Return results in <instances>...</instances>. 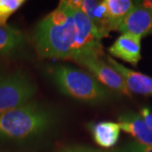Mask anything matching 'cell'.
<instances>
[{
  "mask_svg": "<svg viewBox=\"0 0 152 152\" xmlns=\"http://www.w3.org/2000/svg\"><path fill=\"white\" fill-rule=\"evenodd\" d=\"M25 3V0H0V26H7L8 20Z\"/></svg>",
  "mask_w": 152,
  "mask_h": 152,
  "instance_id": "cell-14",
  "label": "cell"
},
{
  "mask_svg": "<svg viewBox=\"0 0 152 152\" xmlns=\"http://www.w3.org/2000/svg\"><path fill=\"white\" fill-rule=\"evenodd\" d=\"M118 31L140 38L152 34V13L137 4L125 16Z\"/></svg>",
  "mask_w": 152,
  "mask_h": 152,
  "instance_id": "cell-7",
  "label": "cell"
},
{
  "mask_svg": "<svg viewBox=\"0 0 152 152\" xmlns=\"http://www.w3.org/2000/svg\"><path fill=\"white\" fill-rule=\"evenodd\" d=\"M107 61L122 75L131 93L152 96V77L132 70L121 64L112 57L107 56Z\"/></svg>",
  "mask_w": 152,
  "mask_h": 152,
  "instance_id": "cell-9",
  "label": "cell"
},
{
  "mask_svg": "<svg viewBox=\"0 0 152 152\" xmlns=\"http://www.w3.org/2000/svg\"><path fill=\"white\" fill-rule=\"evenodd\" d=\"M24 42L25 36L20 30L10 26H0V55L15 53Z\"/></svg>",
  "mask_w": 152,
  "mask_h": 152,
  "instance_id": "cell-13",
  "label": "cell"
},
{
  "mask_svg": "<svg viewBox=\"0 0 152 152\" xmlns=\"http://www.w3.org/2000/svg\"><path fill=\"white\" fill-rule=\"evenodd\" d=\"M56 152H99V150L86 145H69L61 148Z\"/></svg>",
  "mask_w": 152,
  "mask_h": 152,
  "instance_id": "cell-16",
  "label": "cell"
},
{
  "mask_svg": "<svg viewBox=\"0 0 152 152\" xmlns=\"http://www.w3.org/2000/svg\"><path fill=\"white\" fill-rule=\"evenodd\" d=\"M37 86L25 73L16 71L0 77V115L31 102Z\"/></svg>",
  "mask_w": 152,
  "mask_h": 152,
  "instance_id": "cell-4",
  "label": "cell"
},
{
  "mask_svg": "<svg viewBox=\"0 0 152 152\" xmlns=\"http://www.w3.org/2000/svg\"><path fill=\"white\" fill-rule=\"evenodd\" d=\"M74 62L85 67L104 87L112 91L119 93L129 98L132 97V93L129 91L122 75L108 63H105L100 56L92 55L81 57L74 60Z\"/></svg>",
  "mask_w": 152,
  "mask_h": 152,
  "instance_id": "cell-5",
  "label": "cell"
},
{
  "mask_svg": "<svg viewBox=\"0 0 152 152\" xmlns=\"http://www.w3.org/2000/svg\"><path fill=\"white\" fill-rule=\"evenodd\" d=\"M139 4L142 6L143 8H145L147 10L151 11L152 13V0H145V1H142L140 2Z\"/></svg>",
  "mask_w": 152,
  "mask_h": 152,
  "instance_id": "cell-18",
  "label": "cell"
},
{
  "mask_svg": "<svg viewBox=\"0 0 152 152\" xmlns=\"http://www.w3.org/2000/svg\"><path fill=\"white\" fill-rule=\"evenodd\" d=\"M69 3L73 7L81 11L89 18L102 35V38L108 37L109 32L112 31V30L104 1L72 0L69 1Z\"/></svg>",
  "mask_w": 152,
  "mask_h": 152,
  "instance_id": "cell-8",
  "label": "cell"
},
{
  "mask_svg": "<svg viewBox=\"0 0 152 152\" xmlns=\"http://www.w3.org/2000/svg\"><path fill=\"white\" fill-rule=\"evenodd\" d=\"M1 76H2V75H1V72H0V77H1Z\"/></svg>",
  "mask_w": 152,
  "mask_h": 152,
  "instance_id": "cell-20",
  "label": "cell"
},
{
  "mask_svg": "<svg viewBox=\"0 0 152 152\" xmlns=\"http://www.w3.org/2000/svg\"><path fill=\"white\" fill-rule=\"evenodd\" d=\"M56 122L53 110L29 102L0 115V139L19 142L39 138L51 130Z\"/></svg>",
  "mask_w": 152,
  "mask_h": 152,
  "instance_id": "cell-2",
  "label": "cell"
},
{
  "mask_svg": "<svg viewBox=\"0 0 152 152\" xmlns=\"http://www.w3.org/2000/svg\"><path fill=\"white\" fill-rule=\"evenodd\" d=\"M140 115L146 124L148 128L152 131V109L148 106H143L140 109Z\"/></svg>",
  "mask_w": 152,
  "mask_h": 152,
  "instance_id": "cell-17",
  "label": "cell"
},
{
  "mask_svg": "<svg viewBox=\"0 0 152 152\" xmlns=\"http://www.w3.org/2000/svg\"><path fill=\"white\" fill-rule=\"evenodd\" d=\"M108 53L136 67L141 59V38L129 33H122L109 47Z\"/></svg>",
  "mask_w": 152,
  "mask_h": 152,
  "instance_id": "cell-6",
  "label": "cell"
},
{
  "mask_svg": "<svg viewBox=\"0 0 152 152\" xmlns=\"http://www.w3.org/2000/svg\"><path fill=\"white\" fill-rule=\"evenodd\" d=\"M111 30L118 31L125 16L136 4L131 0H104Z\"/></svg>",
  "mask_w": 152,
  "mask_h": 152,
  "instance_id": "cell-12",
  "label": "cell"
},
{
  "mask_svg": "<svg viewBox=\"0 0 152 152\" xmlns=\"http://www.w3.org/2000/svg\"><path fill=\"white\" fill-rule=\"evenodd\" d=\"M99 152H123V151H121L119 149H118V150H114V151H102V150H99Z\"/></svg>",
  "mask_w": 152,
  "mask_h": 152,
  "instance_id": "cell-19",
  "label": "cell"
},
{
  "mask_svg": "<svg viewBox=\"0 0 152 152\" xmlns=\"http://www.w3.org/2000/svg\"><path fill=\"white\" fill-rule=\"evenodd\" d=\"M118 124L121 130L130 134L139 144L152 145V131L148 128L140 113L127 111L118 118Z\"/></svg>",
  "mask_w": 152,
  "mask_h": 152,
  "instance_id": "cell-10",
  "label": "cell"
},
{
  "mask_svg": "<svg viewBox=\"0 0 152 152\" xmlns=\"http://www.w3.org/2000/svg\"><path fill=\"white\" fill-rule=\"evenodd\" d=\"M119 150L123 152H152V145H144L136 141H131Z\"/></svg>",
  "mask_w": 152,
  "mask_h": 152,
  "instance_id": "cell-15",
  "label": "cell"
},
{
  "mask_svg": "<svg viewBox=\"0 0 152 152\" xmlns=\"http://www.w3.org/2000/svg\"><path fill=\"white\" fill-rule=\"evenodd\" d=\"M33 41L41 57L71 61L75 54L76 29L69 1H60L58 8L38 23Z\"/></svg>",
  "mask_w": 152,
  "mask_h": 152,
  "instance_id": "cell-1",
  "label": "cell"
},
{
  "mask_svg": "<svg viewBox=\"0 0 152 152\" xmlns=\"http://www.w3.org/2000/svg\"><path fill=\"white\" fill-rule=\"evenodd\" d=\"M49 75L55 86L64 95L89 104L105 102L113 97V93L93 77L89 72L64 64L49 69Z\"/></svg>",
  "mask_w": 152,
  "mask_h": 152,
  "instance_id": "cell-3",
  "label": "cell"
},
{
  "mask_svg": "<svg viewBox=\"0 0 152 152\" xmlns=\"http://www.w3.org/2000/svg\"><path fill=\"white\" fill-rule=\"evenodd\" d=\"M87 128L94 141L104 149H111L118 142L121 129L118 123L110 121L90 123Z\"/></svg>",
  "mask_w": 152,
  "mask_h": 152,
  "instance_id": "cell-11",
  "label": "cell"
}]
</instances>
